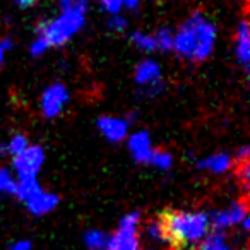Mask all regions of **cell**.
<instances>
[{"label": "cell", "mask_w": 250, "mask_h": 250, "mask_svg": "<svg viewBox=\"0 0 250 250\" xmlns=\"http://www.w3.org/2000/svg\"><path fill=\"white\" fill-rule=\"evenodd\" d=\"M216 29L202 14H194L178 29L173 38V48L180 57L194 62H201L212 52Z\"/></svg>", "instance_id": "cell-1"}, {"label": "cell", "mask_w": 250, "mask_h": 250, "mask_svg": "<svg viewBox=\"0 0 250 250\" xmlns=\"http://www.w3.org/2000/svg\"><path fill=\"white\" fill-rule=\"evenodd\" d=\"M168 242L180 247H195L209 235L211 218L201 211H171L161 219Z\"/></svg>", "instance_id": "cell-2"}, {"label": "cell", "mask_w": 250, "mask_h": 250, "mask_svg": "<svg viewBox=\"0 0 250 250\" xmlns=\"http://www.w3.org/2000/svg\"><path fill=\"white\" fill-rule=\"evenodd\" d=\"M84 24V12L79 11H69L63 12L60 18L53 19L50 22H42L38 26V36H42L50 45L60 46L81 29Z\"/></svg>", "instance_id": "cell-3"}, {"label": "cell", "mask_w": 250, "mask_h": 250, "mask_svg": "<svg viewBox=\"0 0 250 250\" xmlns=\"http://www.w3.org/2000/svg\"><path fill=\"white\" fill-rule=\"evenodd\" d=\"M139 212H129L122 218L118 229L111 236H108V242L104 250H137L139 249Z\"/></svg>", "instance_id": "cell-4"}, {"label": "cell", "mask_w": 250, "mask_h": 250, "mask_svg": "<svg viewBox=\"0 0 250 250\" xmlns=\"http://www.w3.org/2000/svg\"><path fill=\"white\" fill-rule=\"evenodd\" d=\"M43 160H45V153L40 146H28L21 154L14 156V168L18 171L19 182L35 180L43 165Z\"/></svg>", "instance_id": "cell-5"}, {"label": "cell", "mask_w": 250, "mask_h": 250, "mask_svg": "<svg viewBox=\"0 0 250 250\" xmlns=\"http://www.w3.org/2000/svg\"><path fill=\"white\" fill-rule=\"evenodd\" d=\"M247 216V206L245 202H233L228 208L221 209V211H216L211 218V226L216 229V231H225V229H229L233 226H240L242 221Z\"/></svg>", "instance_id": "cell-6"}, {"label": "cell", "mask_w": 250, "mask_h": 250, "mask_svg": "<svg viewBox=\"0 0 250 250\" xmlns=\"http://www.w3.org/2000/svg\"><path fill=\"white\" fill-rule=\"evenodd\" d=\"M69 101V93L62 84H53L45 91L42 98V108L45 117H55Z\"/></svg>", "instance_id": "cell-7"}, {"label": "cell", "mask_w": 250, "mask_h": 250, "mask_svg": "<svg viewBox=\"0 0 250 250\" xmlns=\"http://www.w3.org/2000/svg\"><path fill=\"white\" fill-rule=\"evenodd\" d=\"M98 127L103 132V136L111 143H118L125 137L127 134V122L120 120V118H111V117H101L98 120Z\"/></svg>", "instance_id": "cell-8"}, {"label": "cell", "mask_w": 250, "mask_h": 250, "mask_svg": "<svg viewBox=\"0 0 250 250\" xmlns=\"http://www.w3.org/2000/svg\"><path fill=\"white\" fill-rule=\"evenodd\" d=\"M59 204V197L55 194H50V192H38L35 197H31L26 206H28L29 212L35 216H43V214H48L50 211L57 208Z\"/></svg>", "instance_id": "cell-9"}, {"label": "cell", "mask_w": 250, "mask_h": 250, "mask_svg": "<svg viewBox=\"0 0 250 250\" xmlns=\"http://www.w3.org/2000/svg\"><path fill=\"white\" fill-rule=\"evenodd\" d=\"M129 147L137 161L147 163L151 156V139L147 132H137L129 139Z\"/></svg>", "instance_id": "cell-10"}, {"label": "cell", "mask_w": 250, "mask_h": 250, "mask_svg": "<svg viewBox=\"0 0 250 250\" xmlns=\"http://www.w3.org/2000/svg\"><path fill=\"white\" fill-rule=\"evenodd\" d=\"M236 57L245 67H249L250 60V40H249V22L243 19L238 26V35H236Z\"/></svg>", "instance_id": "cell-11"}, {"label": "cell", "mask_w": 250, "mask_h": 250, "mask_svg": "<svg viewBox=\"0 0 250 250\" xmlns=\"http://www.w3.org/2000/svg\"><path fill=\"white\" fill-rule=\"evenodd\" d=\"M136 81L139 84H154L160 81V67L158 63L146 60V62L139 63L136 69Z\"/></svg>", "instance_id": "cell-12"}, {"label": "cell", "mask_w": 250, "mask_h": 250, "mask_svg": "<svg viewBox=\"0 0 250 250\" xmlns=\"http://www.w3.org/2000/svg\"><path fill=\"white\" fill-rule=\"evenodd\" d=\"M231 158L228 154H214V156L208 158V160L199 161V168L201 170H211L214 173H223L231 167Z\"/></svg>", "instance_id": "cell-13"}, {"label": "cell", "mask_w": 250, "mask_h": 250, "mask_svg": "<svg viewBox=\"0 0 250 250\" xmlns=\"http://www.w3.org/2000/svg\"><path fill=\"white\" fill-rule=\"evenodd\" d=\"M199 250H236L235 247H231L226 240V236L221 231H216L208 235L201 242V249Z\"/></svg>", "instance_id": "cell-14"}, {"label": "cell", "mask_w": 250, "mask_h": 250, "mask_svg": "<svg viewBox=\"0 0 250 250\" xmlns=\"http://www.w3.org/2000/svg\"><path fill=\"white\" fill-rule=\"evenodd\" d=\"M38 192H42L38 180H21L19 184H16V192L14 194L21 199L22 202H28L31 197H35Z\"/></svg>", "instance_id": "cell-15"}, {"label": "cell", "mask_w": 250, "mask_h": 250, "mask_svg": "<svg viewBox=\"0 0 250 250\" xmlns=\"http://www.w3.org/2000/svg\"><path fill=\"white\" fill-rule=\"evenodd\" d=\"M146 238L149 240L151 243H156V245H165L168 242L167 231H165V226L161 221H151L149 225L146 226V231H144Z\"/></svg>", "instance_id": "cell-16"}, {"label": "cell", "mask_w": 250, "mask_h": 250, "mask_svg": "<svg viewBox=\"0 0 250 250\" xmlns=\"http://www.w3.org/2000/svg\"><path fill=\"white\" fill-rule=\"evenodd\" d=\"M108 242V235H104L100 229H89L84 235V243L89 250H104Z\"/></svg>", "instance_id": "cell-17"}, {"label": "cell", "mask_w": 250, "mask_h": 250, "mask_svg": "<svg viewBox=\"0 0 250 250\" xmlns=\"http://www.w3.org/2000/svg\"><path fill=\"white\" fill-rule=\"evenodd\" d=\"M147 163L154 165V167L161 168V170H168V168L171 167V154L167 153V151L154 149V151H151V156Z\"/></svg>", "instance_id": "cell-18"}, {"label": "cell", "mask_w": 250, "mask_h": 250, "mask_svg": "<svg viewBox=\"0 0 250 250\" xmlns=\"http://www.w3.org/2000/svg\"><path fill=\"white\" fill-rule=\"evenodd\" d=\"M26 147H28V139H26L24 136H21V134H18V136L12 137L11 143H9L7 146L2 147V151L12 154V156H18V154H21Z\"/></svg>", "instance_id": "cell-19"}, {"label": "cell", "mask_w": 250, "mask_h": 250, "mask_svg": "<svg viewBox=\"0 0 250 250\" xmlns=\"http://www.w3.org/2000/svg\"><path fill=\"white\" fill-rule=\"evenodd\" d=\"M132 42L136 43L139 48H143V50H149V52H151V50H158L154 36L144 35V33H134V35H132Z\"/></svg>", "instance_id": "cell-20"}, {"label": "cell", "mask_w": 250, "mask_h": 250, "mask_svg": "<svg viewBox=\"0 0 250 250\" xmlns=\"http://www.w3.org/2000/svg\"><path fill=\"white\" fill-rule=\"evenodd\" d=\"M154 40H156V48L158 50L173 48V36H171V33L168 31V29H161V31L154 36Z\"/></svg>", "instance_id": "cell-21"}, {"label": "cell", "mask_w": 250, "mask_h": 250, "mask_svg": "<svg viewBox=\"0 0 250 250\" xmlns=\"http://www.w3.org/2000/svg\"><path fill=\"white\" fill-rule=\"evenodd\" d=\"M87 2L89 0H60V5H62L63 12H69V11L84 12L87 7Z\"/></svg>", "instance_id": "cell-22"}, {"label": "cell", "mask_w": 250, "mask_h": 250, "mask_svg": "<svg viewBox=\"0 0 250 250\" xmlns=\"http://www.w3.org/2000/svg\"><path fill=\"white\" fill-rule=\"evenodd\" d=\"M48 48V43L45 42V40L42 38V36H38V38L35 40V43L31 45V53L35 57H38V55H42L45 50Z\"/></svg>", "instance_id": "cell-23"}, {"label": "cell", "mask_w": 250, "mask_h": 250, "mask_svg": "<svg viewBox=\"0 0 250 250\" xmlns=\"http://www.w3.org/2000/svg\"><path fill=\"white\" fill-rule=\"evenodd\" d=\"M101 4H103V7L106 9L108 12L115 14V12L120 11V7H122V0H101Z\"/></svg>", "instance_id": "cell-24"}, {"label": "cell", "mask_w": 250, "mask_h": 250, "mask_svg": "<svg viewBox=\"0 0 250 250\" xmlns=\"http://www.w3.org/2000/svg\"><path fill=\"white\" fill-rule=\"evenodd\" d=\"M33 245L29 240H18V242L11 243L7 250H31Z\"/></svg>", "instance_id": "cell-25"}, {"label": "cell", "mask_w": 250, "mask_h": 250, "mask_svg": "<svg viewBox=\"0 0 250 250\" xmlns=\"http://www.w3.org/2000/svg\"><path fill=\"white\" fill-rule=\"evenodd\" d=\"M110 28L115 29V31H122V29L125 28V19L122 18H113L110 21Z\"/></svg>", "instance_id": "cell-26"}, {"label": "cell", "mask_w": 250, "mask_h": 250, "mask_svg": "<svg viewBox=\"0 0 250 250\" xmlns=\"http://www.w3.org/2000/svg\"><path fill=\"white\" fill-rule=\"evenodd\" d=\"M9 48H11V42H9V40H5V42L0 43V65L4 63V55Z\"/></svg>", "instance_id": "cell-27"}, {"label": "cell", "mask_w": 250, "mask_h": 250, "mask_svg": "<svg viewBox=\"0 0 250 250\" xmlns=\"http://www.w3.org/2000/svg\"><path fill=\"white\" fill-rule=\"evenodd\" d=\"M21 7H29V5H33V4H36L38 0H16Z\"/></svg>", "instance_id": "cell-28"}, {"label": "cell", "mask_w": 250, "mask_h": 250, "mask_svg": "<svg viewBox=\"0 0 250 250\" xmlns=\"http://www.w3.org/2000/svg\"><path fill=\"white\" fill-rule=\"evenodd\" d=\"M137 250H151V249H137Z\"/></svg>", "instance_id": "cell-29"}]
</instances>
